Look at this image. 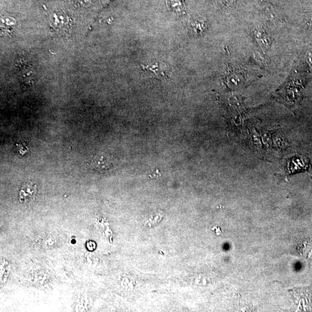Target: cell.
I'll list each match as a JSON object with an SVG mask.
<instances>
[{"instance_id":"6da1fadb","label":"cell","mask_w":312,"mask_h":312,"mask_svg":"<svg viewBox=\"0 0 312 312\" xmlns=\"http://www.w3.org/2000/svg\"><path fill=\"white\" fill-rule=\"evenodd\" d=\"M256 10L261 17L273 23H284L287 15L284 9L272 0H257Z\"/></svg>"},{"instance_id":"7a4b0ae2","label":"cell","mask_w":312,"mask_h":312,"mask_svg":"<svg viewBox=\"0 0 312 312\" xmlns=\"http://www.w3.org/2000/svg\"><path fill=\"white\" fill-rule=\"evenodd\" d=\"M142 68L145 73L150 78L164 82L169 80V67L165 63L157 61L149 62L142 65Z\"/></svg>"},{"instance_id":"3957f363","label":"cell","mask_w":312,"mask_h":312,"mask_svg":"<svg viewBox=\"0 0 312 312\" xmlns=\"http://www.w3.org/2000/svg\"><path fill=\"white\" fill-rule=\"evenodd\" d=\"M70 20L67 15L62 12H55L50 16L51 26L56 32L65 33L71 28Z\"/></svg>"},{"instance_id":"277c9868","label":"cell","mask_w":312,"mask_h":312,"mask_svg":"<svg viewBox=\"0 0 312 312\" xmlns=\"http://www.w3.org/2000/svg\"><path fill=\"white\" fill-rule=\"evenodd\" d=\"M37 186L28 182L21 187L20 192V200L22 203H29L33 201L37 194Z\"/></svg>"},{"instance_id":"5b68a950","label":"cell","mask_w":312,"mask_h":312,"mask_svg":"<svg viewBox=\"0 0 312 312\" xmlns=\"http://www.w3.org/2000/svg\"><path fill=\"white\" fill-rule=\"evenodd\" d=\"M90 168L98 170V171H104L108 169L111 166V160L108 156L105 155H97L94 157L91 160L90 165Z\"/></svg>"},{"instance_id":"8992f818","label":"cell","mask_w":312,"mask_h":312,"mask_svg":"<svg viewBox=\"0 0 312 312\" xmlns=\"http://www.w3.org/2000/svg\"><path fill=\"white\" fill-rule=\"evenodd\" d=\"M254 37L261 48L264 50H268L271 45V40L269 35L262 29L256 28L253 31Z\"/></svg>"},{"instance_id":"52a82bcc","label":"cell","mask_w":312,"mask_h":312,"mask_svg":"<svg viewBox=\"0 0 312 312\" xmlns=\"http://www.w3.org/2000/svg\"><path fill=\"white\" fill-rule=\"evenodd\" d=\"M308 161L305 158H296L292 160L288 164L287 171L293 173L308 168Z\"/></svg>"},{"instance_id":"ba28073f","label":"cell","mask_w":312,"mask_h":312,"mask_svg":"<svg viewBox=\"0 0 312 312\" xmlns=\"http://www.w3.org/2000/svg\"><path fill=\"white\" fill-rule=\"evenodd\" d=\"M87 248L89 250H93L94 249H96V244L92 241H89L87 242Z\"/></svg>"},{"instance_id":"9c48e42d","label":"cell","mask_w":312,"mask_h":312,"mask_svg":"<svg viewBox=\"0 0 312 312\" xmlns=\"http://www.w3.org/2000/svg\"><path fill=\"white\" fill-rule=\"evenodd\" d=\"M77 1L81 4L86 6L90 4L91 0H77Z\"/></svg>"}]
</instances>
